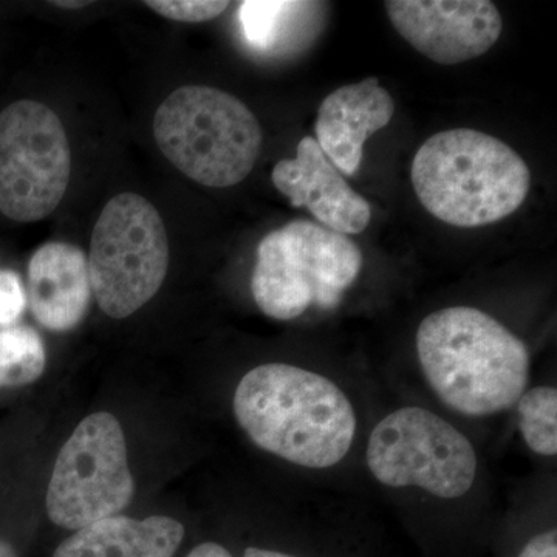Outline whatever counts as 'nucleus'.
Returning <instances> with one entry per match:
<instances>
[{
  "label": "nucleus",
  "instance_id": "nucleus-1",
  "mask_svg": "<svg viewBox=\"0 0 557 557\" xmlns=\"http://www.w3.org/2000/svg\"><path fill=\"white\" fill-rule=\"evenodd\" d=\"M234 416L260 449L311 469L335 467L354 443L357 416L332 380L289 364L249 370Z\"/></svg>",
  "mask_w": 557,
  "mask_h": 557
},
{
  "label": "nucleus",
  "instance_id": "nucleus-2",
  "mask_svg": "<svg viewBox=\"0 0 557 557\" xmlns=\"http://www.w3.org/2000/svg\"><path fill=\"white\" fill-rule=\"evenodd\" d=\"M417 354L429 386L461 416L515 408L530 379L523 341L474 307H449L423 319Z\"/></svg>",
  "mask_w": 557,
  "mask_h": 557
},
{
  "label": "nucleus",
  "instance_id": "nucleus-3",
  "mask_svg": "<svg viewBox=\"0 0 557 557\" xmlns=\"http://www.w3.org/2000/svg\"><path fill=\"white\" fill-rule=\"evenodd\" d=\"M413 190L434 218L478 228L500 222L527 200L531 172L507 143L474 129L432 135L412 161Z\"/></svg>",
  "mask_w": 557,
  "mask_h": 557
},
{
  "label": "nucleus",
  "instance_id": "nucleus-4",
  "mask_svg": "<svg viewBox=\"0 0 557 557\" xmlns=\"http://www.w3.org/2000/svg\"><path fill=\"white\" fill-rule=\"evenodd\" d=\"M153 137L186 177L209 188H231L251 174L263 134L255 113L233 95L185 86L157 109Z\"/></svg>",
  "mask_w": 557,
  "mask_h": 557
},
{
  "label": "nucleus",
  "instance_id": "nucleus-5",
  "mask_svg": "<svg viewBox=\"0 0 557 557\" xmlns=\"http://www.w3.org/2000/svg\"><path fill=\"white\" fill-rule=\"evenodd\" d=\"M362 262L350 237L311 220H293L260 240L252 298L277 321L299 318L311 306L333 310L357 281Z\"/></svg>",
  "mask_w": 557,
  "mask_h": 557
},
{
  "label": "nucleus",
  "instance_id": "nucleus-6",
  "mask_svg": "<svg viewBox=\"0 0 557 557\" xmlns=\"http://www.w3.org/2000/svg\"><path fill=\"white\" fill-rule=\"evenodd\" d=\"M91 293L108 317L134 314L157 295L170 265L163 219L145 197L123 193L102 209L91 233Z\"/></svg>",
  "mask_w": 557,
  "mask_h": 557
},
{
  "label": "nucleus",
  "instance_id": "nucleus-7",
  "mask_svg": "<svg viewBox=\"0 0 557 557\" xmlns=\"http://www.w3.org/2000/svg\"><path fill=\"white\" fill-rule=\"evenodd\" d=\"M373 478L417 486L440 498L465 496L478 475V454L458 429L423 408H401L376 424L368 445Z\"/></svg>",
  "mask_w": 557,
  "mask_h": 557
},
{
  "label": "nucleus",
  "instance_id": "nucleus-8",
  "mask_svg": "<svg viewBox=\"0 0 557 557\" xmlns=\"http://www.w3.org/2000/svg\"><path fill=\"white\" fill-rule=\"evenodd\" d=\"M134 493L120 421L109 412L84 418L62 446L51 472L47 491L51 522L81 530L120 515Z\"/></svg>",
  "mask_w": 557,
  "mask_h": 557
},
{
  "label": "nucleus",
  "instance_id": "nucleus-9",
  "mask_svg": "<svg viewBox=\"0 0 557 557\" xmlns=\"http://www.w3.org/2000/svg\"><path fill=\"white\" fill-rule=\"evenodd\" d=\"M72 152L60 116L38 101L0 112V212L30 223L50 215L67 190Z\"/></svg>",
  "mask_w": 557,
  "mask_h": 557
},
{
  "label": "nucleus",
  "instance_id": "nucleus-10",
  "mask_svg": "<svg viewBox=\"0 0 557 557\" xmlns=\"http://www.w3.org/2000/svg\"><path fill=\"white\" fill-rule=\"evenodd\" d=\"M384 7L395 30L442 65L482 57L504 28L497 7L487 0H388Z\"/></svg>",
  "mask_w": 557,
  "mask_h": 557
},
{
  "label": "nucleus",
  "instance_id": "nucleus-11",
  "mask_svg": "<svg viewBox=\"0 0 557 557\" xmlns=\"http://www.w3.org/2000/svg\"><path fill=\"white\" fill-rule=\"evenodd\" d=\"M271 180L293 207L309 209L325 228L348 236L361 234L369 226V201L350 188L314 138L300 139L295 159L278 161Z\"/></svg>",
  "mask_w": 557,
  "mask_h": 557
},
{
  "label": "nucleus",
  "instance_id": "nucleus-12",
  "mask_svg": "<svg viewBox=\"0 0 557 557\" xmlns=\"http://www.w3.org/2000/svg\"><path fill=\"white\" fill-rule=\"evenodd\" d=\"M394 112V98L379 79L347 84L319 106L314 139L341 174L354 177L361 168L364 143L391 123Z\"/></svg>",
  "mask_w": 557,
  "mask_h": 557
},
{
  "label": "nucleus",
  "instance_id": "nucleus-13",
  "mask_svg": "<svg viewBox=\"0 0 557 557\" xmlns=\"http://www.w3.org/2000/svg\"><path fill=\"white\" fill-rule=\"evenodd\" d=\"M89 260L83 249L65 242H49L28 263V304L42 327L69 332L89 310Z\"/></svg>",
  "mask_w": 557,
  "mask_h": 557
},
{
  "label": "nucleus",
  "instance_id": "nucleus-14",
  "mask_svg": "<svg viewBox=\"0 0 557 557\" xmlns=\"http://www.w3.org/2000/svg\"><path fill=\"white\" fill-rule=\"evenodd\" d=\"M183 537L185 527L166 516H113L76 530L53 557H172Z\"/></svg>",
  "mask_w": 557,
  "mask_h": 557
},
{
  "label": "nucleus",
  "instance_id": "nucleus-15",
  "mask_svg": "<svg viewBox=\"0 0 557 557\" xmlns=\"http://www.w3.org/2000/svg\"><path fill=\"white\" fill-rule=\"evenodd\" d=\"M325 3L247 0L239 21L248 46L265 54H288L310 46L324 24Z\"/></svg>",
  "mask_w": 557,
  "mask_h": 557
},
{
  "label": "nucleus",
  "instance_id": "nucleus-16",
  "mask_svg": "<svg viewBox=\"0 0 557 557\" xmlns=\"http://www.w3.org/2000/svg\"><path fill=\"white\" fill-rule=\"evenodd\" d=\"M46 361V347L36 330H0V388L35 383L42 376Z\"/></svg>",
  "mask_w": 557,
  "mask_h": 557
},
{
  "label": "nucleus",
  "instance_id": "nucleus-17",
  "mask_svg": "<svg viewBox=\"0 0 557 557\" xmlns=\"http://www.w3.org/2000/svg\"><path fill=\"white\" fill-rule=\"evenodd\" d=\"M519 428L528 448L541 456L557 454V391L539 386L525 391L518 401Z\"/></svg>",
  "mask_w": 557,
  "mask_h": 557
},
{
  "label": "nucleus",
  "instance_id": "nucleus-18",
  "mask_svg": "<svg viewBox=\"0 0 557 557\" xmlns=\"http://www.w3.org/2000/svg\"><path fill=\"white\" fill-rule=\"evenodd\" d=\"M153 11L180 22H207L215 20L230 7V2L218 0H152L146 2Z\"/></svg>",
  "mask_w": 557,
  "mask_h": 557
},
{
  "label": "nucleus",
  "instance_id": "nucleus-19",
  "mask_svg": "<svg viewBox=\"0 0 557 557\" xmlns=\"http://www.w3.org/2000/svg\"><path fill=\"white\" fill-rule=\"evenodd\" d=\"M27 306V293L20 274L0 270V327H10L21 318Z\"/></svg>",
  "mask_w": 557,
  "mask_h": 557
},
{
  "label": "nucleus",
  "instance_id": "nucleus-20",
  "mask_svg": "<svg viewBox=\"0 0 557 557\" xmlns=\"http://www.w3.org/2000/svg\"><path fill=\"white\" fill-rule=\"evenodd\" d=\"M518 557H557V531L537 534L522 548Z\"/></svg>",
  "mask_w": 557,
  "mask_h": 557
},
{
  "label": "nucleus",
  "instance_id": "nucleus-21",
  "mask_svg": "<svg viewBox=\"0 0 557 557\" xmlns=\"http://www.w3.org/2000/svg\"><path fill=\"white\" fill-rule=\"evenodd\" d=\"M186 557H233V555L215 542H205V544L197 545Z\"/></svg>",
  "mask_w": 557,
  "mask_h": 557
},
{
  "label": "nucleus",
  "instance_id": "nucleus-22",
  "mask_svg": "<svg viewBox=\"0 0 557 557\" xmlns=\"http://www.w3.org/2000/svg\"><path fill=\"white\" fill-rule=\"evenodd\" d=\"M244 557H295L285 555V553L281 552H271V549H262V548H247V552H245Z\"/></svg>",
  "mask_w": 557,
  "mask_h": 557
},
{
  "label": "nucleus",
  "instance_id": "nucleus-23",
  "mask_svg": "<svg viewBox=\"0 0 557 557\" xmlns=\"http://www.w3.org/2000/svg\"><path fill=\"white\" fill-rule=\"evenodd\" d=\"M0 557H17L16 549L9 542L0 539Z\"/></svg>",
  "mask_w": 557,
  "mask_h": 557
},
{
  "label": "nucleus",
  "instance_id": "nucleus-24",
  "mask_svg": "<svg viewBox=\"0 0 557 557\" xmlns=\"http://www.w3.org/2000/svg\"><path fill=\"white\" fill-rule=\"evenodd\" d=\"M54 5L62 7V9H81L87 5V2H54Z\"/></svg>",
  "mask_w": 557,
  "mask_h": 557
}]
</instances>
